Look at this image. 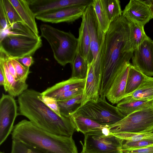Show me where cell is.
<instances>
[{
	"mask_svg": "<svg viewBox=\"0 0 153 153\" xmlns=\"http://www.w3.org/2000/svg\"><path fill=\"white\" fill-rule=\"evenodd\" d=\"M14 7L24 24L39 36L36 16L30 7L27 0H9Z\"/></svg>",
	"mask_w": 153,
	"mask_h": 153,
	"instance_id": "17",
	"label": "cell"
},
{
	"mask_svg": "<svg viewBox=\"0 0 153 153\" xmlns=\"http://www.w3.org/2000/svg\"><path fill=\"white\" fill-rule=\"evenodd\" d=\"M36 16L43 13L77 5L88 6L93 0H27Z\"/></svg>",
	"mask_w": 153,
	"mask_h": 153,
	"instance_id": "12",
	"label": "cell"
},
{
	"mask_svg": "<svg viewBox=\"0 0 153 153\" xmlns=\"http://www.w3.org/2000/svg\"><path fill=\"white\" fill-rule=\"evenodd\" d=\"M12 140L21 142L47 153H78L72 136L54 134L23 120L14 127Z\"/></svg>",
	"mask_w": 153,
	"mask_h": 153,
	"instance_id": "3",
	"label": "cell"
},
{
	"mask_svg": "<svg viewBox=\"0 0 153 153\" xmlns=\"http://www.w3.org/2000/svg\"><path fill=\"white\" fill-rule=\"evenodd\" d=\"M128 22L131 44L134 51L144 40L149 38L145 33L144 26L131 22Z\"/></svg>",
	"mask_w": 153,
	"mask_h": 153,
	"instance_id": "25",
	"label": "cell"
},
{
	"mask_svg": "<svg viewBox=\"0 0 153 153\" xmlns=\"http://www.w3.org/2000/svg\"><path fill=\"white\" fill-rule=\"evenodd\" d=\"M9 25L16 22L23 24L16 10L9 0H2Z\"/></svg>",
	"mask_w": 153,
	"mask_h": 153,
	"instance_id": "31",
	"label": "cell"
},
{
	"mask_svg": "<svg viewBox=\"0 0 153 153\" xmlns=\"http://www.w3.org/2000/svg\"><path fill=\"white\" fill-rule=\"evenodd\" d=\"M107 126L84 134L81 153H121L123 140L110 132Z\"/></svg>",
	"mask_w": 153,
	"mask_h": 153,
	"instance_id": "5",
	"label": "cell"
},
{
	"mask_svg": "<svg viewBox=\"0 0 153 153\" xmlns=\"http://www.w3.org/2000/svg\"><path fill=\"white\" fill-rule=\"evenodd\" d=\"M7 64L9 71L10 74L14 77L16 81L19 80L17 76L16 72L14 66L10 58L7 57L6 59Z\"/></svg>",
	"mask_w": 153,
	"mask_h": 153,
	"instance_id": "41",
	"label": "cell"
},
{
	"mask_svg": "<svg viewBox=\"0 0 153 153\" xmlns=\"http://www.w3.org/2000/svg\"><path fill=\"white\" fill-rule=\"evenodd\" d=\"M84 88H79L67 91L55 97L57 101L63 100L76 97L83 94Z\"/></svg>",
	"mask_w": 153,
	"mask_h": 153,
	"instance_id": "37",
	"label": "cell"
},
{
	"mask_svg": "<svg viewBox=\"0 0 153 153\" xmlns=\"http://www.w3.org/2000/svg\"><path fill=\"white\" fill-rule=\"evenodd\" d=\"M132 65L148 76H153V40H144L134 51Z\"/></svg>",
	"mask_w": 153,
	"mask_h": 153,
	"instance_id": "11",
	"label": "cell"
},
{
	"mask_svg": "<svg viewBox=\"0 0 153 153\" xmlns=\"http://www.w3.org/2000/svg\"><path fill=\"white\" fill-rule=\"evenodd\" d=\"M0 153H3V152H0Z\"/></svg>",
	"mask_w": 153,
	"mask_h": 153,
	"instance_id": "45",
	"label": "cell"
},
{
	"mask_svg": "<svg viewBox=\"0 0 153 153\" xmlns=\"http://www.w3.org/2000/svg\"><path fill=\"white\" fill-rule=\"evenodd\" d=\"M10 59L14 67L19 80L23 82H26L28 76L31 72L30 71V68L24 66L16 59Z\"/></svg>",
	"mask_w": 153,
	"mask_h": 153,
	"instance_id": "33",
	"label": "cell"
},
{
	"mask_svg": "<svg viewBox=\"0 0 153 153\" xmlns=\"http://www.w3.org/2000/svg\"><path fill=\"white\" fill-rule=\"evenodd\" d=\"M113 134L124 141H131L142 140L153 141V133L150 132L140 133L122 132Z\"/></svg>",
	"mask_w": 153,
	"mask_h": 153,
	"instance_id": "30",
	"label": "cell"
},
{
	"mask_svg": "<svg viewBox=\"0 0 153 153\" xmlns=\"http://www.w3.org/2000/svg\"><path fill=\"white\" fill-rule=\"evenodd\" d=\"M40 29L41 37L48 42L57 62L63 66L71 64L76 54L78 39L70 31L65 32L48 24H41Z\"/></svg>",
	"mask_w": 153,
	"mask_h": 153,
	"instance_id": "4",
	"label": "cell"
},
{
	"mask_svg": "<svg viewBox=\"0 0 153 153\" xmlns=\"http://www.w3.org/2000/svg\"><path fill=\"white\" fill-rule=\"evenodd\" d=\"M90 39L93 65L98 86L100 88L102 72L101 53L105 35L101 30L91 3L87 6L83 14Z\"/></svg>",
	"mask_w": 153,
	"mask_h": 153,
	"instance_id": "6",
	"label": "cell"
},
{
	"mask_svg": "<svg viewBox=\"0 0 153 153\" xmlns=\"http://www.w3.org/2000/svg\"><path fill=\"white\" fill-rule=\"evenodd\" d=\"M42 45L41 36L6 34L0 40V51L10 59L32 56Z\"/></svg>",
	"mask_w": 153,
	"mask_h": 153,
	"instance_id": "9",
	"label": "cell"
},
{
	"mask_svg": "<svg viewBox=\"0 0 153 153\" xmlns=\"http://www.w3.org/2000/svg\"><path fill=\"white\" fill-rule=\"evenodd\" d=\"M134 51L131 44L128 22L122 15L111 23L105 34L101 53L102 72L100 97H105L117 72L130 64Z\"/></svg>",
	"mask_w": 153,
	"mask_h": 153,
	"instance_id": "1",
	"label": "cell"
},
{
	"mask_svg": "<svg viewBox=\"0 0 153 153\" xmlns=\"http://www.w3.org/2000/svg\"><path fill=\"white\" fill-rule=\"evenodd\" d=\"M149 7L153 18V0L143 1Z\"/></svg>",
	"mask_w": 153,
	"mask_h": 153,
	"instance_id": "43",
	"label": "cell"
},
{
	"mask_svg": "<svg viewBox=\"0 0 153 153\" xmlns=\"http://www.w3.org/2000/svg\"><path fill=\"white\" fill-rule=\"evenodd\" d=\"M123 99L128 100H153V77L147 76L134 91Z\"/></svg>",
	"mask_w": 153,
	"mask_h": 153,
	"instance_id": "22",
	"label": "cell"
},
{
	"mask_svg": "<svg viewBox=\"0 0 153 153\" xmlns=\"http://www.w3.org/2000/svg\"><path fill=\"white\" fill-rule=\"evenodd\" d=\"M151 132L153 133V130Z\"/></svg>",
	"mask_w": 153,
	"mask_h": 153,
	"instance_id": "44",
	"label": "cell"
},
{
	"mask_svg": "<svg viewBox=\"0 0 153 153\" xmlns=\"http://www.w3.org/2000/svg\"><path fill=\"white\" fill-rule=\"evenodd\" d=\"M128 22L143 26L153 18L150 9L143 0H131L122 12Z\"/></svg>",
	"mask_w": 153,
	"mask_h": 153,
	"instance_id": "14",
	"label": "cell"
},
{
	"mask_svg": "<svg viewBox=\"0 0 153 153\" xmlns=\"http://www.w3.org/2000/svg\"><path fill=\"white\" fill-rule=\"evenodd\" d=\"M108 127L113 134L151 132L153 130V102Z\"/></svg>",
	"mask_w": 153,
	"mask_h": 153,
	"instance_id": "8",
	"label": "cell"
},
{
	"mask_svg": "<svg viewBox=\"0 0 153 153\" xmlns=\"http://www.w3.org/2000/svg\"><path fill=\"white\" fill-rule=\"evenodd\" d=\"M79 29V37L77 52L87 61L88 64L93 61V57L90 48V39L88 26L84 16Z\"/></svg>",
	"mask_w": 153,
	"mask_h": 153,
	"instance_id": "20",
	"label": "cell"
},
{
	"mask_svg": "<svg viewBox=\"0 0 153 153\" xmlns=\"http://www.w3.org/2000/svg\"><path fill=\"white\" fill-rule=\"evenodd\" d=\"M131 64L122 68L115 76L105 97L113 104H117L124 97L127 76Z\"/></svg>",
	"mask_w": 153,
	"mask_h": 153,
	"instance_id": "15",
	"label": "cell"
},
{
	"mask_svg": "<svg viewBox=\"0 0 153 153\" xmlns=\"http://www.w3.org/2000/svg\"><path fill=\"white\" fill-rule=\"evenodd\" d=\"M99 90L92 62L88 64V70L80 107L88 102L97 101L100 97Z\"/></svg>",
	"mask_w": 153,
	"mask_h": 153,
	"instance_id": "16",
	"label": "cell"
},
{
	"mask_svg": "<svg viewBox=\"0 0 153 153\" xmlns=\"http://www.w3.org/2000/svg\"><path fill=\"white\" fill-rule=\"evenodd\" d=\"M9 25V23L4 9L2 0H0V31L4 32Z\"/></svg>",
	"mask_w": 153,
	"mask_h": 153,
	"instance_id": "38",
	"label": "cell"
},
{
	"mask_svg": "<svg viewBox=\"0 0 153 153\" xmlns=\"http://www.w3.org/2000/svg\"><path fill=\"white\" fill-rule=\"evenodd\" d=\"M6 30L12 31L19 34H26L33 38H36L39 36L36 35L25 24L20 22L15 23L9 25Z\"/></svg>",
	"mask_w": 153,
	"mask_h": 153,
	"instance_id": "34",
	"label": "cell"
},
{
	"mask_svg": "<svg viewBox=\"0 0 153 153\" xmlns=\"http://www.w3.org/2000/svg\"><path fill=\"white\" fill-rule=\"evenodd\" d=\"M87 6L80 5L65 8L37 16L36 18L45 22L72 23L82 17Z\"/></svg>",
	"mask_w": 153,
	"mask_h": 153,
	"instance_id": "13",
	"label": "cell"
},
{
	"mask_svg": "<svg viewBox=\"0 0 153 153\" xmlns=\"http://www.w3.org/2000/svg\"><path fill=\"white\" fill-rule=\"evenodd\" d=\"M12 143L10 153H47L15 140Z\"/></svg>",
	"mask_w": 153,
	"mask_h": 153,
	"instance_id": "32",
	"label": "cell"
},
{
	"mask_svg": "<svg viewBox=\"0 0 153 153\" xmlns=\"http://www.w3.org/2000/svg\"><path fill=\"white\" fill-rule=\"evenodd\" d=\"M76 113L90 118L104 126H109L120 120L126 116L116 106L109 104L105 97H100L96 102L90 101L78 108Z\"/></svg>",
	"mask_w": 153,
	"mask_h": 153,
	"instance_id": "7",
	"label": "cell"
},
{
	"mask_svg": "<svg viewBox=\"0 0 153 153\" xmlns=\"http://www.w3.org/2000/svg\"><path fill=\"white\" fill-rule=\"evenodd\" d=\"M146 76L131 64L127 76L125 96L134 91L141 84Z\"/></svg>",
	"mask_w": 153,
	"mask_h": 153,
	"instance_id": "23",
	"label": "cell"
},
{
	"mask_svg": "<svg viewBox=\"0 0 153 153\" xmlns=\"http://www.w3.org/2000/svg\"><path fill=\"white\" fill-rule=\"evenodd\" d=\"M85 79L71 77L68 79L56 83L41 93L42 96L55 97L64 92L79 88H84Z\"/></svg>",
	"mask_w": 153,
	"mask_h": 153,
	"instance_id": "18",
	"label": "cell"
},
{
	"mask_svg": "<svg viewBox=\"0 0 153 153\" xmlns=\"http://www.w3.org/2000/svg\"></svg>",
	"mask_w": 153,
	"mask_h": 153,
	"instance_id": "46",
	"label": "cell"
},
{
	"mask_svg": "<svg viewBox=\"0 0 153 153\" xmlns=\"http://www.w3.org/2000/svg\"><path fill=\"white\" fill-rule=\"evenodd\" d=\"M104 6L111 23L122 15L119 0H103Z\"/></svg>",
	"mask_w": 153,
	"mask_h": 153,
	"instance_id": "29",
	"label": "cell"
},
{
	"mask_svg": "<svg viewBox=\"0 0 153 153\" xmlns=\"http://www.w3.org/2000/svg\"><path fill=\"white\" fill-rule=\"evenodd\" d=\"M14 97L3 93L0 100V145L12 132L15 119L18 115Z\"/></svg>",
	"mask_w": 153,
	"mask_h": 153,
	"instance_id": "10",
	"label": "cell"
},
{
	"mask_svg": "<svg viewBox=\"0 0 153 153\" xmlns=\"http://www.w3.org/2000/svg\"><path fill=\"white\" fill-rule=\"evenodd\" d=\"M91 4L95 12L101 29L105 34L111 23L105 8L103 0H93Z\"/></svg>",
	"mask_w": 153,
	"mask_h": 153,
	"instance_id": "26",
	"label": "cell"
},
{
	"mask_svg": "<svg viewBox=\"0 0 153 153\" xmlns=\"http://www.w3.org/2000/svg\"><path fill=\"white\" fill-rule=\"evenodd\" d=\"M0 84L4 87V90L6 91L7 88V83L5 75L2 68L0 66Z\"/></svg>",
	"mask_w": 153,
	"mask_h": 153,
	"instance_id": "42",
	"label": "cell"
},
{
	"mask_svg": "<svg viewBox=\"0 0 153 153\" xmlns=\"http://www.w3.org/2000/svg\"><path fill=\"white\" fill-rule=\"evenodd\" d=\"M16 59L24 66L29 67L34 63V60L32 56H27L22 58Z\"/></svg>",
	"mask_w": 153,
	"mask_h": 153,
	"instance_id": "40",
	"label": "cell"
},
{
	"mask_svg": "<svg viewBox=\"0 0 153 153\" xmlns=\"http://www.w3.org/2000/svg\"><path fill=\"white\" fill-rule=\"evenodd\" d=\"M82 94L72 98L57 101L61 115L70 117L80 107Z\"/></svg>",
	"mask_w": 153,
	"mask_h": 153,
	"instance_id": "27",
	"label": "cell"
},
{
	"mask_svg": "<svg viewBox=\"0 0 153 153\" xmlns=\"http://www.w3.org/2000/svg\"><path fill=\"white\" fill-rule=\"evenodd\" d=\"M153 102V100H128L123 99L117 104V107L126 116L142 109Z\"/></svg>",
	"mask_w": 153,
	"mask_h": 153,
	"instance_id": "24",
	"label": "cell"
},
{
	"mask_svg": "<svg viewBox=\"0 0 153 153\" xmlns=\"http://www.w3.org/2000/svg\"><path fill=\"white\" fill-rule=\"evenodd\" d=\"M7 58L6 56L0 54V66L3 69L7 83V88L6 92L13 97L19 96L27 89L28 85L26 82L16 81L10 74L7 64Z\"/></svg>",
	"mask_w": 153,
	"mask_h": 153,
	"instance_id": "19",
	"label": "cell"
},
{
	"mask_svg": "<svg viewBox=\"0 0 153 153\" xmlns=\"http://www.w3.org/2000/svg\"><path fill=\"white\" fill-rule=\"evenodd\" d=\"M121 153H153V145L135 149H122Z\"/></svg>",
	"mask_w": 153,
	"mask_h": 153,
	"instance_id": "39",
	"label": "cell"
},
{
	"mask_svg": "<svg viewBox=\"0 0 153 153\" xmlns=\"http://www.w3.org/2000/svg\"><path fill=\"white\" fill-rule=\"evenodd\" d=\"M70 117L75 130L84 134L93 131L102 130L107 126L101 125L94 120L76 113Z\"/></svg>",
	"mask_w": 153,
	"mask_h": 153,
	"instance_id": "21",
	"label": "cell"
},
{
	"mask_svg": "<svg viewBox=\"0 0 153 153\" xmlns=\"http://www.w3.org/2000/svg\"><path fill=\"white\" fill-rule=\"evenodd\" d=\"M71 65L72 71L71 77L79 79H85L88 63L78 52L77 51L76 56Z\"/></svg>",
	"mask_w": 153,
	"mask_h": 153,
	"instance_id": "28",
	"label": "cell"
},
{
	"mask_svg": "<svg viewBox=\"0 0 153 153\" xmlns=\"http://www.w3.org/2000/svg\"><path fill=\"white\" fill-rule=\"evenodd\" d=\"M38 98L49 108L53 111L60 116V114L57 100L52 97L42 96L40 93L38 96Z\"/></svg>",
	"mask_w": 153,
	"mask_h": 153,
	"instance_id": "35",
	"label": "cell"
},
{
	"mask_svg": "<svg viewBox=\"0 0 153 153\" xmlns=\"http://www.w3.org/2000/svg\"><path fill=\"white\" fill-rule=\"evenodd\" d=\"M40 93L27 89L18 96V115L26 117L37 127L50 132L72 136L76 130L70 117L57 115L38 98Z\"/></svg>",
	"mask_w": 153,
	"mask_h": 153,
	"instance_id": "2",
	"label": "cell"
},
{
	"mask_svg": "<svg viewBox=\"0 0 153 153\" xmlns=\"http://www.w3.org/2000/svg\"><path fill=\"white\" fill-rule=\"evenodd\" d=\"M152 145H153V141L149 140L131 141L123 140L122 149L138 148Z\"/></svg>",
	"mask_w": 153,
	"mask_h": 153,
	"instance_id": "36",
	"label": "cell"
}]
</instances>
